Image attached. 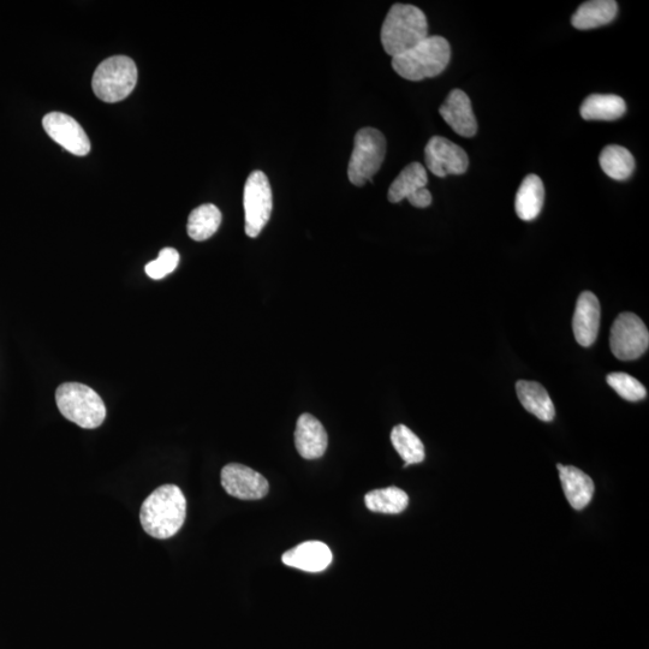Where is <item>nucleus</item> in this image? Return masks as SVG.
Returning <instances> with one entry per match:
<instances>
[{"instance_id": "1a4fd4ad", "label": "nucleus", "mask_w": 649, "mask_h": 649, "mask_svg": "<svg viewBox=\"0 0 649 649\" xmlns=\"http://www.w3.org/2000/svg\"><path fill=\"white\" fill-rule=\"evenodd\" d=\"M427 169L437 177L463 175L468 170L469 158L462 147L454 142L434 136L425 148Z\"/></svg>"}, {"instance_id": "dca6fc26", "label": "nucleus", "mask_w": 649, "mask_h": 649, "mask_svg": "<svg viewBox=\"0 0 649 649\" xmlns=\"http://www.w3.org/2000/svg\"><path fill=\"white\" fill-rule=\"evenodd\" d=\"M565 497L575 510L585 509L594 496V482L579 468L558 464Z\"/></svg>"}, {"instance_id": "4468645a", "label": "nucleus", "mask_w": 649, "mask_h": 649, "mask_svg": "<svg viewBox=\"0 0 649 649\" xmlns=\"http://www.w3.org/2000/svg\"><path fill=\"white\" fill-rule=\"evenodd\" d=\"M329 438L323 425L311 414H302L297 421L295 446L305 460H317L323 457Z\"/></svg>"}, {"instance_id": "4be33fe9", "label": "nucleus", "mask_w": 649, "mask_h": 649, "mask_svg": "<svg viewBox=\"0 0 649 649\" xmlns=\"http://www.w3.org/2000/svg\"><path fill=\"white\" fill-rule=\"evenodd\" d=\"M220 224H222V212L217 206L206 204L196 207L188 219V235L194 241H206L216 234Z\"/></svg>"}, {"instance_id": "7ed1b4c3", "label": "nucleus", "mask_w": 649, "mask_h": 649, "mask_svg": "<svg viewBox=\"0 0 649 649\" xmlns=\"http://www.w3.org/2000/svg\"><path fill=\"white\" fill-rule=\"evenodd\" d=\"M451 59L449 41L443 37H427L412 50L392 58V68L403 79L422 81L443 73Z\"/></svg>"}, {"instance_id": "b1692460", "label": "nucleus", "mask_w": 649, "mask_h": 649, "mask_svg": "<svg viewBox=\"0 0 649 649\" xmlns=\"http://www.w3.org/2000/svg\"><path fill=\"white\" fill-rule=\"evenodd\" d=\"M365 503L373 512L396 515L407 509L409 497L401 488L387 487L367 493Z\"/></svg>"}, {"instance_id": "f03ea898", "label": "nucleus", "mask_w": 649, "mask_h": 649, "mask_svg": "<svg viewBox=\"0 0 649 649\" xmlns=\"http://www.w3.org/2000/svg\"><path fill=\"white\" fill-rule=\"evenodd\" d=\"M428 37L424 11L409 4H395L381 28V44L392 58L412 50Z\"/></svg>"}, {"instance_id": "412c9836", "label": "nucleus", "mask_w": 649, "mask_h": 649, "mask_svg": "<svg viewBox=\"0 0 649 649\" xmlns=\"http://www.w3.org/2000/svg\"><path fill=\"white\" fill-rule=\"evenodd\" d=\"M427 182L428 176L424 165L420 163L409 164L391 184L387 198L392 204H397V202L404 199L408 200L420 189L426 188Z\"/></svg>"}, {"instance_id": "aec40b11", "label": "nucleus", "mask_w": 649, "mask_h": 649, "mask_svg": "<svg viewBox=\"0 0 649 649\" xmlns=\"http://www.w3.org/2000/svg\"><path fill=\"white\" fill-rule=\"evenodd\" d=\"M627 112L625 101L613 94H592L583 101L580 113L586 121H616Z\"/></svg>"}, {"instance_id": "0eeeda50", "label": "nucleus", "mask_w": 649, "mask_h": 649, "mask_svg": "<svg viewBox=\"0 0 649 649\" xmlns=\"http://www.w3.org/2000/svg\"><path fill=\"white\" fill-rule=\"evenodd\" d=\"M246 213V234L255 238L269 223L273 208V196L269 178L263 171H254L247 178L243 195Z\"/></svg>"}, {"instance_id": "9b49d317", "label": "nucleus", "mask_w": 649, "mask_h": 649, "mask_svg": "<svg viewBox=\"0 0 649 649\" xmlns=\"http://www.w3.org/2000/svg\"><path fill=\"white\" fill-rule=\"evenodd\" d=\"M222 485L226 493L241 500H258L269 493V482L252 468L231 463L222 470Z\"/></svg>"}, {"instance_id": "39448f33", "label": "nucleus", "mask_w": 649, "mask_h": 649, "mask_svg": "<svg viewBox=\"0 0 649 649\" xmlns=\"http://www.w3.org/2000/svg\"><path fill=\"white\" fill-rule=\"evenodd\" d=\"M138 82V68L132 58L115 56L106 59L95 70L92 86L95 95L105 103L128 98Z\"/></svg>"}, {"instance_id": "5701e85b", "label": "nucleus", "mask_w": 649, "mask_h": 649, "mask_svg": "<svg viewBox=\"0 0 649 649\" xmlns=\"http://www.w3.org/2000/svg\"><path fill=\"white\" fill-rule=\"evenodd\" d=\"M599 163L607 176L616 181H625L634 174L635 159L627 148L611 145L600 154Z\"/></svg>"}, {"instance_id": "a211bd4d", "label": "nucleus", "mask_w": 649, "mask_h": 649, "mask_svg": "<svg viewBox=\"0 0 649 649\" xmlns=\"http://www.w3.org/2000/svg\"><path fill=\"white\" fill-rule=\"evenodd\" d=\"M545 187L537 175H529L523 180L516 194L515 210L518 218L531 222L537 219L543 210Z\"/></svg>"}, {"instance_id": "bb28decb", "label": "nucleus", "mask_w": 649, "mask_h": 649, "mask_svg": "<svg viewBox=\"0 0 649 649\" xmlns=\"http://www.w3.org/2000/svg\"><path fill=\"white\" fill-rule=\"evenodd\" d=\"M180 263V254L174 248H164L156 260L146 265L147 276L159 281L177 269Z\"/></svg>"}, {"instance_id": "393cba45", "label": "nucleus", "mask_w": 649, "mask_h": 649, "mask_svg": "<svg viewBox=\"0 0 649 649\" xmlns=\"http://www.w3.org/2000/svg\"><path fill=\"white\" fill-rule=\"evenodd\" d=\"M391 443L406 462L404 467L410 464H418L425 460V446L422 444L421 439L410 430L407 426L398 425L391 432Z\"/></svg>"}, {"instance_id": "6ab92c4d", "label": "nucleus", "mask_w": 649, "mask_h": 649, "mask_svg": "<svg viewBox=\"0 0 649 649\" xmlns=\"http://www.w3.org/2000/svg\"><path fill=\"white\" fill-rule=\"evenodd\" d=\"M618 4L613 0H592L586 2L577 9L571 17V25L580 31H588L609 25L616 19Z\"/></svg>"}, {"instance_id": "ddd939ff", "label": "nucleus", "mask_w": 649, "mask_h": 649, "mask_svg": "<svg viewBox=\"0 0 649 649\" xmlns=\"http://www.w3.org/2000/svg\"><path fill=\"white\" fill-rule=\"evenodd\" d=\"M600 302L591 291H583L576 302L573 330L576 342L591 347L597 341L600 326Z\"/></svg>"}, {"instance_id": "f8f14e48", "label": "nucleus", "mask_w": 649, "mask_h": 649, "mask_svg": "<svg viewBox=\"0 0 649 649\" xmlns=\"http://www.w3.org/2000/svg\"><path fill=\"white\" fill-rule=\"evenodd\" d=\"M439 113L451 129L463 138H473L478 132V122H476L472 103L461 89L450 92L445 103L440 106Z\"/></svg>"}, {"instance_id": "f257e3e1", "label": "nucleus", "mask_w": 649, "mask_h": 649, "mask_svg": "<svg viewBox=\"0 0 649 649\" xmlns=\"http://www.w3.org/2000/svg\"><path fill=\"white\" fill-rule=\"evenodd\" d=\"M187 516V500L180 487L157 488L141 506L140 521L148 535L169 539L181 531Z\"/></svg>"}, {"instance_id": "20e7f679", "label": "nucleus", "mask_w": 649, "mask_h": 649, "mask_svg": "<svg viewBox=\"0 0 649 649\" xmlns=\"http://www.w3.org/2000/svg\"><path fill=\"white\" fill-rule=\"evenodd\" d=\"M56 402L65 419L86 430L98 428L106 418L104 401L87 385L65 383L59 386Z\"/></svg>"}, {"instance_id": "9d476101", "label": "nucleus", "mask_w": 649, "mask_h": 649, "mask_svg": "<svg viewBox=\"0 0 649 649\" xmlns=\"http://www.w3.org/2000/svg\"><path fill=\"white\" fill-rule=\"evenodd\" d=\"M43 127L53 141L74 156L85 157L91 152L88 135L73 117L62 112H51L44 117Z\"/></svg>"}, {"instance_id": "423d86ee", "label": "nucleus", "mask_w": 649, "mask_h": 649, "mask_svg": "<svg viewBox=\"0 0 649 649\" xmlns=\"http://www.w3.org/2000/svg\"><path fill=\"white\" fill-rule=\"evenodd\" d=\"M386 140L378 129L363 128L355 136L348 166L349 181L356 187L366 186L384 163Z\"/></svg>"}, {"instance_id": "2eb2a0df", "label": "nucleus", "mask_w": 649, "mask_h": 649, "mask_svg": "<svg viewBox=\"0 0 649 649\" xmlns=\"http://www.w3.org/2000/svg\"><path fill=\"white\" fill-rule=\"evenodd\" d=\"M332 552L329 546L320 541H307L285 552L282 561L287 567L307 571V573H320L330 567Z\"/></svg>"}, {"instance_id": "a878e982", "label": "nucleus", "mask_w": 649, "mask_h": 649, "mask_svg": "<svg viewBox=\"0 0 649 649\" xmlns=\"http://www.w3.org/2000/svg\"><path fill=\"white\" fill-rule=\"evenodd\" d=\"M606 381L625 401L639 402L647 397L646 387L627 373H611L607 375Z\"/></svg>"}, {"instance_id": "f3484780", "label": "nucleus", "mask_w": 649, "mask_h": 649, "mask_svg": "<svg viewBox=\"0 0 649 649\" xmlns=\"http://www.w3.org/2000/svg\"><path fill=\"white\" fill-rule=\"evenodd\" d=\"M518 400L528 413L537 416L544 422H551L555 419L556 408L549 392L537 381L520 380L516 384Z\"/></svg>"}, {"instance_id": "6e6552de", "label": "nucleus", "mask_w": 649, "mask_h": 649, "mask_svg": "<svg viewBox=\"0 0 649 649\" xmlns=\"http://www.w3.org/2000/svg\"><path fill=\"white\" fill-rule=\"evenodd\" d=\"M610 347L618 360L639 359L649 347L647 326L634 313L619 314L611 327Z\"/></svg>"}]
</instances>
